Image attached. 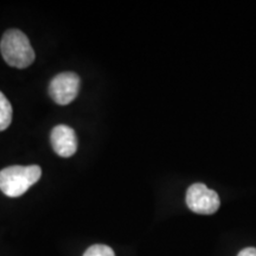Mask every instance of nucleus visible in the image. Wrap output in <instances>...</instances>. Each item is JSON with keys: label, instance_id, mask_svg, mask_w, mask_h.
<instances>
[{"label": "nucleus", "instance_id": "obj_7", "mask_svg": "<svg viewBox=\"0 0 256 256\" xmlns=\"http://www.w3.org/2000/svg\"><path fill=\"white\" fill-rule=\"evenodd\" d=\"M83 256H115L113 249L104 244H94L86 250Z\"/></svg>", "mask_w": 256, "mask_h": 256}, {"label": "nucleus", "instance_id": "obj_4", "mask_svg": "<svg viewBox=\"0 0 256 256\" xmlns=\"http://www.w3.org/2000/svg\"><path fill=\"white\" fill-rule=\"evenodd\" d=\"M81 80L75 72H62L55 76L49 86V94L56 104H69L78 95Z\"/></svg>", "mask_w": 256, "mask_h": 256}, {"label": "nucleus", "instance_id": "obj_3", "mask_svg": "<svg viewBox=\"0 0 256 256\" xmlns=\"http://www.w3.org/2000/svg\"><path fill=\"white\" fill-rule=\"evenodd\" d=\"M186 206L188 209L200 215H212L220 206V200L216 191L206 185L192 184L186 191Z\"/></svg>", "mask_w": 256, "mask_h": 256}, {"label": "nucleus", "instance_id": "obj_6", "mask_svg": "<svg viewBox=\"0 0 256 256\" xmlns=\"http://www.w3.org/2000/svg\"><path fill=\"white\" fill-rule=\"evenodd\" d=\"M12 122V106L6 96L0 92V132L8 128Z\"/></svg>", "mask_w": 256, "mask_h": 256}, {"label": "nucleus", "instance_id": "obj_5", "mask_svg": "<svg viewBox=\"0 0 256 256\" xmlns=\"http://www.w3.org/2000/svg\"><path fill=\"white\" fill-rule=\"evenodd\" d=\"M51 145L56 154L62 158H69L78 150V138L72 128L58 124L51 130Z\"/></svg>", "mask_w": 256, "mask_h": 256}, {"label": "nucleus", "instance_id": "obj_8", "mask_svg": "<svg viewBox=\"0 0 256 256\" xmlns=\"http://www.w3.org/2000/svg\"><path fill=\"white\" fill-rule=\"evenodd\" d=\"M238 256H256V248H246L238 252Z\"/></svg>", "mask_w": 256, "mask_h": 256}, {"label": "nucleus", "instance_id": "obj_1", "mask_svg": "<svg viewBox=\"0 0 256 256\" xmlns=\"http://www.w3.org/2000/svg\"><path fill=\"white\" fill-rule=\"evenodd\" d=\"M0 50L5 62L18 69L31 66L36 57L28 38L16 28L5 32L0 43Z\"/></svg>", "mask_w": 256, "mask_h": 256}, {"label": "nucleus", "instance_id": "obj_2", "mask_svg": "<svg viewBox=\"0 0 256 256\" xmlns=\"http://www.w3.org/2000/svg\"><path fill=\"white\" fill-rule=\"evenodd\" d=\"M40 176L38 165L10 166L0 171V190L8 197H19L36 184Z\"/></svg>", "mask_w": 256, "mask_h": 256}]
</instances>
